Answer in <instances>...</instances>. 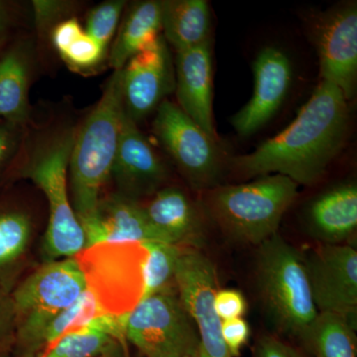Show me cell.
Returning a JSON list of instances; mask_svg holds the SVG:
<instances>
[{"label":"cell","mask_w":357,"mask_h":357,"mask_svg":"<svg viewBox=\"0 0 357 357\" xmlns=\"http://www.w3.org/2000/svg\"><path fill=\"white\" fill-rule=\"evenodd\" d=\"M347 102L340 89L321 81L290 126L251 153L231 157L230 167L245 178L275 173L314 185L344 146Z\"/></svg>","instance_id":"6da1fadb"},{"label":"cell","mask_w":357,"mask_h":357,"mask_svg":"<svg viewBox=\"0 0 357 357\" xmlns=\"http://www.w3.org/2000/svg\"><path fill=\"white\" fill-rule=\"evenodd\" d=\"M77 126L63 121L38 129L27 126L7 170L32 181L46 198L49 218L43 255L47 261L75 258L86 248V236L68 191V170Z\"/></svg>","instance_id":"7a4b0ae2"},{"label":"cell","mask_w":357,"mask_h":357,"mask_svg":"<svg viewBox=\"0 0 357 357\" xmlns=\"http://www.w3.org/2000/svg\"><path fill=\"white\" fill-rule=\"evenodd\" d=\"M123 114L119 70L109 77L96 107L77 126L70 153V198L81 225L95 217L103 185L112 178Z\"/></svg>","instance_id":"3957f363"},{"label":"cell","mask_w":357,"mask_h":357,"mask_svg":"<svg viewBox=\"0 0 357 357\" xmlns=\"http://www.w3.org/2000/svg\"><path fill=\"white\" fill-rule=\"evenodd\" d=\"M299 185L285 176H262L241 185L204 192V208L234 241L259 246L278 234L282 218L298 197Z\"/></svg>","instance_id":"277c9868"},{"label":"cell","mask_w":357,"mask_h":357,"mask_svg":"<svg viewBox=\"0 0 357 357\" xmlns=\"http://www.w3.org/2000/svg\"><path fill=\"white\" fill-rule=\"evenodd\" d=\"M258 248L256 284L268 318L281 333L304 340L319 314L304 255L278 234Z\"/></svg>","instance_id":"5b68a950"},{"label":"cell","mask_w":357,"mask_h":357,"mask_svg":"<svg viewBox=\"0 0 357 357\" xmlns=\"http://www.w3.org/2000/svg\"><path fill=\"white\" fill-rule=\"evenodd\" d=\"M88 289L75 258L52 260L11 291L17 326L14 342L25 354L40 351L42 335L52 319Z\"/></svg>","instance_id":"8992f818"},{"label":"cell","mask_w":357,"mask_h":357,"mask_svg":"<svg viewBox=\"0 0 357 357\" xmlns=\"http://www.w3.org/2000/svg\"><path fill=\"white\" fill-rule=\"evenodd\" d=\"M124 335L145 357H190L199 351L196 326L172 290L141 300L126 314Z\"/></svg>","instance_id":"52a82bcc"},{"label":"cell","mask_w":357,"mask_h":357,"mask_svg":"<svg viewBox=\"0 0 357 357\" xmlns=\"http://www.w3.org/2000/svg\"><path fill=\"white\" fill-rule=\"evenodd\" d=\"M146 255L140 243H103L76 256L88 289L103 311L121 316L140 302Z\"/></svg>","instance_id":"ba28073f"},{"label":"cell","mask_w":357,"mask_h":357,"mask_svg":"<svg viewBox=\"0 0 357 357\" xmlns=\"http://www.w3.org/2000/svg\"><path fill=\"white\" fill-rule=\"evenodd\" d=\"M153 132L192 189L220 185L222 158L217 142L175 103L164 100L156 110Z\"/></svg>","instance_id":"9c48e42d"},{"label":"cell","mask_w":357,"mask_h":357,"mask_svg":"<svg viewBox=\"0 0 357 357\" xmlns=\"http://www.w3.org/2000/svg\"><path fill=\"white\" fill-rule=\"evenodd\" d=\"M176 291L190 314L199 340L201 357H232L223 342L222 321L213 307L218 290V272L199 249L184 248L175 274Z\"/></svg>","instance_id":"30bf717a"},{"label":"cell","mask_w":357,"mask_h":357,"mask_svg":"<svg viewBox=\"0 0 357 357\" xmlns=\"http://www.w3.org/2000/svg\"><path fill=\"white\" fill-rule=\"evenodd\" d=\"M319 312L354 321L357 314V251L345 244H319L304 256Z\"/></svg>","instance_id":"8fae6325"},{"label":"cell","mask_w":357,"mask_h":357,"mask_svg":"<svg viewBox=\"0 0 357 357\" xmlns=\"http://www.w3.org/2000/svg\"><path fill=\"white\" fill-rule=\"evenodd\" d=\"M175 88V65L162 35L121 69L124 112L136 123L157 110Z\"/></svg>","instance_id":"7c38bea8"},{"label":"cell","mask_w":357,"mask_h":357,"mask_svg":"<svg viewBox=\"0 0 357 357\" xmlns=\"http://www.w3.org/2000/svg\"><path fill=\"white\" fill-rule=\"evenodd\" d=\"M323 82L332 84L347 100L356 95L357 83V7L347 3L326 13L317 33Z\"/></svg>","instance_id":"4fadbf2b"},{"label":"cell","mask_w":357,"mask_h":357,"mask_svg":"<svg viewBox=\"0 0 357 357\" xmlns=\"http://www.w3.org/2000/svg\"><path fill=\"white\" fill-rule=\"evenodd\" d=\"M168 175L163 163L137 123L124 112L112 178L126 198L139 201L159 191Z\"/></svg>","instance_id":"5bb4252c"},{"label":"cell","mask_w":357,"mask_h":357,"mask_svg":"<svg viewBox=\"0 0 357 357\" xmlns=\"http://www.w3.org/2000/svg\"><path fill=\"white\" fill-rule=\"evenodd\" d=\"M253 73V95L231 119L232 126L241 136L255 133L276 114L292 84L290 59L276 47H265L260 51Z\"/></svg>","instance_id":"9a60e30c"},{"label":"cell","mask_w":357,"mask_h":357,"mask_svg":"<svg viewBox=\"0 0 357 357\" xmlns=\"http://www.w3.org/2000/svg\"><path fill=\"white\" fill-rule=\"evenodd\" d=\"M82 227L86 248L103 243H167L150 222L144 206L119 194L100 199L95 217Z\"/></svg>","instance_id":"2e32d148"},{"label":"cell","mask_w":357,"mask_h":357,"mask_svg":"<svg viewBox=\"0 0 357 357\" xmlns=\"http://www.w3.org/2000/svg\"><path fill=\"white\" fill-rule=\"evenodd\" d=\"M175 79L178 107L204 132L217 139L213 119L211 42L177 52Z\"/></svg>","instance_id":"e0dca14e"},{"label":"cell","mask_w":357,"mask_h":357,"mask_svg":"<svg viewBox=\"0 0 357 357\" xmlns=\"http://www.w3.org/2000/svg\"><path fill=\"white\" fill-rule=\"evenodd\" d=\"M34 44L13 39L0 54V119L27 128L31 121L29 89L34 70Z\"/></svg>","instance_id":"ac0fdd59"},{"label":"cell","mask_w":357,"mask_h":357,"mask_svg":"<svg viewBox=\"0 0 357 357\" xmlns=\"http://www.w3.org/2000/svg\"><path fill=\"white\" fill-rule=\"evenodd\" d=\"M144 208L150 222L167 243L195 249L203 243L201 213L182 190L174 187L160 189Z\"/></svg>","instance_id":"d6986e66"},{"label":"cell","mask_w":357,"mask_h":357,"mask_svg":"<svg viewBox=\"0 0 357 357\" xmlns=\"http://www.w3.org/2000/svg\"><path fill=\"white\" fill-rule=\"evenodd\" d=\"M311 236L323 244H342L357 227V187L345 183L328 190L307 208Z\"/></svg>","instance_id":"ffe728a7"},{"label":"cell","mask_w":357,"mask_h":357,"mask_svg":"<svg viewBox=\"0 0 357 357\" xmlns=\"http://www.w3.org/2000/svg\"><path fill=\"white\" fill-rule=\"evenodd\" d=\"M161 31V1L135 2L126 13L112 44L107 57L110 67L121 70L134 55L154 43Z\"/></svg>","instance_id":"44dd1931"},{"label":"cell","mask_w":357,"mask_h":357,"mask_svg":"<svg viewBox=\"0 0 357 357\" xmlns=\"http://www.w3.org/2000/svg\"><path fill=\"white\" fill-rule=\"evenodd\" d=\"M162 31L177 52L211 42V10L206 0H163Z\"/></svg>","instance_id":"7402d4cb"},{"label":"cell","mask_w":357,"mask_h":357,"mask_svg":"<svg viewBox=\"0 0 357 357\" xmlns=\"http://www.w3.org/2000/svg\"><path fill=\"white\" fill-rule=\"evenodd\" d=\"M354 321L331 312H319L304 342L316 357H356Z\"/></svg>","instance_id":"603a6c76"},{"label":"cell","mask_w":357,"mask_h":357,"mask_svg":"<svg viewBox=\"0 0 357 357\" xmlns=\"http://www.w3.org/2000/svg\"><path fill=\"white\" fill-rule=\"evenodd\" d=\"M32 229V218L28 211L0 203V281L7 287L6 273L24 255Z\"/></svg>","instance_id":"cb8c5ba5"},{"label":"cell","mask_w":357,"mask_h":357,"mask_svg":"<svg viewBox=\"0 0 357 357\" xmlns=\"http://www.w3.org/2000/svg\"><path fill=\"white\" fill-rule=\"evenodd\" d=\"M140 244L147 252L143 268L142 299L155 294L171 291L172 285H175L178 258L185 248L162 241Z\"/></svg>","instance_id":"d4e9b609"},{"label":"cell","mask_w":357,"mask_h":357,"mask_svg":"<svg viewBox=\"0 0 357 357\" xmlns=\"http://www.w3.org/2000/svg\"><path fill=\"white\" fill-rule=\"evenodd\" d=\"M121 344L107 333L83 326L63 335L39 357H100Z\"/></svg>","instance_id":"484cf974"},{"label":"cell","mask_w":357,"mask_h":357,"mask_svg":"<svg viewBox=\"0 0 357 357\" xmlns=\"http://www.w3.org/2000/svg\"><path fill=\"white\" fill-rule=\"evenodd\" d=\"M102 314L107 312L103 311L95 295L86 289L74 304L52 319L42 335L40 351H45L63 335L83 328L91 319Z\"/></svg>","instance_id":"4316f807"},{"label":"cell","mask_w":357,"mask_h":357,"mask_svg":"<svg viewBox=\"0 0 357 357\" xmlns=\"http://www.w3.org/2000/svg\"><path fill=\"white\" fill-rule=\"evenodd\" d=\"M79 2L65 0H34L31 2L33 22L41 43L50 42L54 28L68 18L75 17Z\"/></svg>","instance_id":"83f0119b"},{"label":"cell","mask_w":357,"mask_h":357,"mask_svg":"<svg viewBox=\"0 0 357 357\" xmlns=\"http://www.w3.org/2000/svg\"><path fill=\"white\" fill-rule=\"evenodd\" d=\"M126 6L123 0H112L93 7L86 17L84 32L109 50Z\"/></svg>","instance_id":"f1b7e54d"},{"label":"cell","mask_w":357,"mask_h":357,"mask_svg":"<svg viewBox=\"0 0 357 357\" xmlns=\"http://www.w3.org/2000/svg\"><path fill=\"white\" fill-rule=\"evenodd\" d=\"M107 55L109 50L84 32L60 54V57L70 69L77 73H86L100 67Z\"/></svg>","instance_id":"f546056e"},{"label":"cell","mask_w":357,"mask_h":357,"mask_svg":"<svg viewBox=\"0 0 357 357\" xmlns=\"http://www.w3.org/2000/svg\"><path fill=\"white\" fill-rule=\"evenodd\" d=\"M26 128L0 119V176L7 172L24 136Z\"/></svg>","instance_id":"4dcf8cb0"},{"label":"cell","mask_w":357,"mask_h":357,"mask_svg":"<svg viewBox=\"0 0 357 357\" xmlns=\"http://www.w3.org/2000/svg\"><path fill=\"white\" fill-rule=\"evenodd\" d=\"M213 307L220 321L243 318L248 311V302L241 291L218 289L213 299Z\"/></svg>","instance_id":"1f68e13d"},{"label":"cell","mask_w":357,"mask_h":357,"mask_svg":"<svg viewBox=\"0 0 357 357\" xmlns=\"http://www.w3.org/2000/svg\"><path fill=\"white\" fill-rule=\"evenodd\" d=\"M16 326L17 318L10 289L0 281V351L13 342Z\"/></svg>","instance_id":"d6a6232c"},{"label":"cell","mask_w":357,"mask_h":357,"mask_svg":"<svg viewBox=\"0 0 357 357\" xmlns=\"http://www.w3.org/2000/svg\"><path fill=\"white\" fill-rule=\"evenodd\" d=\"M222 335L229 354L232 357H238L250 340V326L243 318L222 321Z\"/></svg>","instance_id":"836d02e7"},{"label":"cell","mask_w":357,"mask_h":357,"mask_svg":"<svg viewBox=\"0 0 357 357\" xmlns=\"http://www.w3.org/2000/svg\"><path fill=\"white\" fill-rule=\"evenodd\" d=\"M20 2L0 0V49L13 40V35L22 20Z\"/></svg>","instance_id":"e575fe53"},{"label":"cell","mask_w":357,"mask_h":357,"mask_svg":"<svg viewBox=\"0 0 357 357\" xmlns=\"http://www.w3.org/2000/svg\"><path fill=\"white\" fill-rule=\"evenodd\" d=\"M84 33V29L77 17L68 18L54 28L50 37V44L60 55Z\"/></svg>","instance_id":"d590c367"},{"label":"cell","mask_w":357,"mask_h":357,"mask_svg":"<svg viewBox=\"0 0 357 357\" xmlns=\"http://www.w3.org/2000/svg\"><path fill=\"white\" fill-rule=\"evenodd\" d=\"M255 357H305V356L283 340L271 335H264L256 344Z\"/></svg>","instance_id":"8d00e7d4"},{"label":"cell","mask_w":357,"mask_h":357,"mask_svg":"<svg viewBox=\"0 0 357 357\" xmlns=\"http://www.w3.org/2000/svg\"><path fill=\"white\" fill-rule=\"evenodd\" d=\"M100 357H126V349H124L123 344L117 345L114 349L103 354Z\"/></svg>","instance_id":"74e56055"},{"label":"cell","mask_w":357,"mask_h":357,"mask_svg":"<svg viewBox=\"0 0 357 357\" xmlns=\"http://www.w3.org/2000/svg\"><path fill=\"white\" fill-rule=\"evenodd\" d=\"M190 357H201L199 354H195V356H190Z\"/></svg>","instance_id":"f35d334b"}]
</instances>
